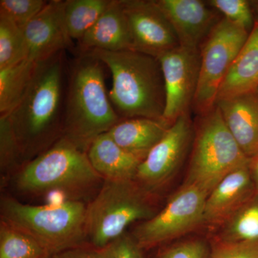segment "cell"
<instances>
[{
	"label": "cell",
	"mask_w": 258,
	"mask_h": 258,
	"mask_svg": "<svg viewBox=\"0 0 258 258\" xmlns=\"http://www.w3.org/2000/svg\"><path fill=\"white\" fill-rule=\"evenodd\" d=\"M66 51L37 63L35 74L21 101L8 115L23 156L43 152L62 137Z\"/></svg>",
	"instance_id": "6da1fadb"
},
{
	"label": "cell",
	"mask_w": 258,
	"mask_h": 258,
	"mask_svg": "<svg viewBox=\"0 0 258 258\" xmlns=\"http://www.w3.org/2000/svg\"><path fill=\"white\" fill-rule=\"evenodd\" d=\"M103 66L90 52L67 62L62 137L86 152L122 119L106 92Z\"/></svg>",
	"instance_id": "7a4b0ae2"
},
{
	"label": "cell",
	"mask_w": 258,
	"mask_h": 258,
	"mask_svg": "<svg viewBox=\"0 0 258 258\" xmlns=\"http://www.w3.org/2000/svg\"><path fill=\"white\" fill-rule=\"evenodd\" d=\"M87 52L111 71L113 86L108 96L122 119L164 120L165 84L159 59L134 50Z\"/></svg>",
	"instance_id": "3957f363"
},
{
	"label": "cell",
	"mask_w": 258,
	"mask_h": 258,
	"mask_svg": "<svg viewBox=\"0 0 258 258\" xmlns=\"http://www.w3.org/2000/svg\"><path fill=\"white\" fill-rule=\"evenodd\" d=\"M2 212L3 222L31 237L50 257L80 247L87 237V207L81 202L35 206L8 198Z\"/></svg>",
	"instance_id": "277c9868"
},
{
	"label": "cell",
	"mask_w": 258,
	"mask_h": 258,
	"mask_svg": "<svg viewBox=\"0 0 258 258\" xmlns=\"http://www.w3.org/2000/svg\"><path fill=\"white\" fill-rule=\"evenodd\" d=\"M192 151L184 184L210 195L232 171L247 166L249 159L227 128L218 107L198 115Z\"/></svg>",
	"instance_id": "5b68a950"
},
{
	"label": "cell",
	"mask_w": 258,
	"mask_h": 258,
	"mask_svg": "<svg viewBox=\"0 0 258 258\" xmlns=\"http://www.w3.org/2000/svg\"><path fill=\"white\" fill-rule=\"evenodd\" d=\"M156 215L147 194L134 179L106 180L87 207V236L96 249H103L122 235L137 220Z\"/></svg>",
	"instance_id": "8992f818"
},
{
	"label": "cell",
	"mask_w": 258,
	"mask_h": 258,
	"mask_svg": "<svg viewBox=\"0 0 258 258\" xmlns=\"http://www.w3.org/2000/svg\"><path fill=\"white\" fill-rule=\"evenodd\" d=\"M101 178L90 163L87 152L62 137L24 166L17 185L31 193L74 191L96 184Z\"/></svg>",
	"instance_id": "52a82bcc"
},
{
	"label": "cell",
	"mask_w": 258,
	"mask_h": 258,
	"mask_svg": "<svg viewBox=\"0 0 258 258\" xmlns=\"http://www.w3.org/2000/svg\"><path fill=\"white\" fill-rule=\"evenodd\" d=\"M249 34L245 29L222 18L200 47V76L191 105L198 115L208 113L216 106L220 88Z\"/></svg>",
	"instance_id": "ba28073f"
},
{
	"label": "cell",
	"mask_w": 258,
	"mask_h": 258,
	"mask_svg": "<svg viewBox=\"0 0 258 258\" xmlns=\"http://www.w3.org/2000/svg\"><path fill=\"white\" fill-rule=\"evenodd\" d=\"M208 194L190 185H182L165 208L134 231V240L141 249H150L181 237L204 223Z\"/></svg>",
	"instance_id": "9c48e42d"
},
{
	"label": "cell",
	"mask_w": 258,
	"mask_h": 258,
	"mask_svg": "<svg viewBox=\"0 0 258 258\" xmlns=\"http://www.w3.org/2000/svg\"><path fill=\"white\" fill-rule=\"evenodd\" d=\"M158 59L165 84L163 118L171 125L191 108L200 76V49L179 45Z\"/></svg>",
	"instance_id": "30bf717a"
},
{
	"label": "cell",
	"mask_w": 258,
	"mask_h": 258,
	"mask_svg": "<svg viewBox=\"0 0 258 258\" xmlns=\"http://www.w3.org/2000/svg\"><path fill=\"white\" fill-rule=\"evenodd\" d=\"M133 50L158 58L180 45L174 28L157 0H122Z\"/></svg>",
	"instance_id": "8fae6325"
},
{
	"label": "cell",
	"mask_w": 258,
	"mask_h": 258,
	"mask_svg": "<svg viewBox=\"0 0 258 258\" xmlns=\"http://www.w3.org/2000/svg\"><path fill=\"white\" fill-rule=\"evenodd\" d=\"M193 134L189 112L171 125L160 142L141 163L135 179L144 186L163 184L175 172L189 147Z\"/></svg>",
	"instance_id": "7c38bea8"
},
{
	"label": "cell",
	"mask_w": 258,
	"mask_h": 258,
	"mask_svg": "<svg viewBox=\"0 0 258 258\" xmlns=\"http://www.w3.org/2000/svg\"><path fill=\"white\" fill-rule=\"evenodd\" d=\"M63 2H47L43 9L23 27L29 60L40 62L61 51L77 52L64 23Z\"/></svg>",
	"instance_id": "4fadbf2b"
},
{
	"label": "cell",
	"mask_w": 258,
	"mask_h": 258,
	"mask_svg": "<svg viewBox=\"0 0 258 258\" xmlns=\"http://www.w3.org/2000/svg\"><path fill=\"white\" fill-rule=\"evenodd\" d=\"M174 28L180 45L200 49L222 18L207 1L157 0Z\"/></svg>",
	"instance_id": "5bb4252c"
},
{
	"label": "cell",
	"mask_w": 258,
	"mask_h": 258,
	"mask_svg": "<svg viewBox=\"0 0 258 258\" xmlns=\"http://www.w3.org/2000/svg\"><path fill=\"white\" fill-rule=\"evenodd\" d=\"M256 194L249 164L232 171L208 195L204 210V223H226Z\"/></svg>",
	"instance_id": "9a60e30c"
},
{
	"label": "cell",
	"mask_w": 258,
	"mask_h": 258,
	"mask_svg": "<svg viewBox=\"0 0 258 258\" xmlns=\"http://www.w3.org/2000/svg\"><path fill=\"white\" fill-rule=\"evenodd\" d=\"M77 42L76 52L94 50H133L132 35L122 0H112L101 18Z\"/></svg>",
	"instance_id": "2e32d148"
},
{
	"label": "cell",
	"mask_w": 258,
	"mask_h": 258,
	"mask_svg": "<svg viewBox=\"0 0 258 258\" xmlns=\"http://www.w3.org/2000/svg\"><path fill=\"white\" fill-rule=\"evenodd\" d=\"M254 93L216 103L227 128L249 159L258 156V98Z\"/></svg>",
	"instance_id": "e0dca14e"
},
{
	"label": "cell",
	"mask_w": 258,
	"mask_h": 258,
	"mask_svg": "<svg viewBox=\"0 0 258 258\" xmlns=\"http://www.w3.org/2000/svg\"><path fill=\"white\" fill-rule=\"evenodd\" d=\"M87 154L93 169L106 180L135 179L142 161L115 143L108 132L93 141Z\"/></svg>",
	"instance_id": "ac0fdd59"
},
{
	"label": "cell",
	"mask_w": 258,
	"mask_h": 258,
	"mask_svg": "<svg viewBox=\"0 0 258 258\" xmlns=\"http://www.w3.org/2000/svg\"><path fill=\"white\" fill-rule=\"evenodd\" d=\"M257 88L258 22H255L222 83L217 101L254 93Z\"/></svg>",
	"instance_id": "d6986e66"
},
{
	"label": "cell",
	"mask_w": 258,
	"mask_h": 258,
	"mask_svg": "<svg viewBox=\"0 0 258 258\" xmlns=\"http://www.w3.org/2000/svg\"><path fill=\"white\" fill-rule=\"evenodd\" d=\"M170 126L171 124L164 120L124 118L108 133L122 149L143 161Z\"/></svg>",
	"instance_id": "ffe728a7"
},
{
	"label": "cell",
	"mask_w": 258,
	"mask_h": 258,
	"mask_svg": "<svg viewBox=\"0 0 258 258\" xmlns=\"http://www.w3.org/2000/svg\"><path fill=\"white\" fill-rule=\"evenodd\" d=\"M38 62L27 59L0 70V116L9 115L31 82Z\"/></svg>",
	"instance_id": "44dd1931"
},
{
	"label": "cell",
	"mask_w": 258,
	"mask_h": 258,
	"mask_svg": "<svg viewBox=\"0 0 258 258\" xmlns=\"http://www.w3.org/2000/svg\"><path fill=\"white\" fill-rule=\"evenodd\" d=\"M112 0H66L64 23L70 37L79 41L101 18Z\"/></svg>",
	"instance_id": "7402d4cb"
},
{
	"label": "cell",
	"mask_w": 258,
	"mask_h": 258,
	"mask_svg": "<svg viewBox=\"0 0 258 258\" xmlns=\"http://www.w3.org/2000/svg\"><path fill=\"white\" fill-rule=\"evenodd\" d=\"M50 256L38 242L21 231L2 222L0 258H47Z\"/></svg>",
	"instance_id": "603a6c76"
},
{
	"label": "cell",
	"mask_w": 258,
	"mask_h": 258,
	"mask_svg": "<svg viewBox=\"0 0 258 258\" xmlns=\"http://www.w3.org/2000/svg\"><path fill=\"white\" fill-rule=\"evenodd\" d=\"M28 59L23 28L9 19L0 17V70Z\"/></svg>",
	"instance_id": "cb8c5ba5"
},
{
	"label": "cell",
	"mask_w": 258,
	"mask_h": 258,
	"mask_svg": "<svg viewBox=\"0 0 258 258\" xmlns=\"http://www.w3.org/2000/svg\"><path fill=\"white\" fill-rule=\"evenodd\" d=\"M223 241L258 240V195L244 205L227 222Z\"/></svg>",
	"instance_id": "d4e9b609"
},
{
	"label": "cell",
	"mask_w": 258,
	"mask_h": 258,
	"mask_svg": "<svg viewBox=\"0 0 258 258\" xmlns=\"http://www.w3.org/2000/svg\"><path fill=\"white\" fill-rule=\"evenodd\" d=\"M24 158L23 151L8 115L0 116V164L2 171L18 165Z\"/></svg>",
	"instance_id": "484cf974"
},
{
	"label": "cell",
	"mask_w": 258,
	"mask_h": 258,
	"mask_svg": "<svg viewBox=\"0 0 258 258\" xmlns=\"http://www.w3.org/2000/svg\"><path fill=\"white\" fill-rule=\"evenodd\" d=\"M209 5L217 10L222 18L231 23L245 29L252 30L254 23L253 13L250 3L246 0H210Z\"/></svg>",
	"instance_id": "4316f807"
},
{
	"label": "cell",
	"mask_w": 258,
	"mask_h": 258,
	"mask_svg": "<svg viewBox=\"0 0 258 258\" xmlns=\"http://www.w3.org/2000/svg\"><path fill=\"white\" fill-rule=\"evenodd\" d=\"M45 0H1L0 17L13 21L23 28L46 5Z\"/></svg>",
	"instance_id": "83f0119b"
},
{
	"label": "cell",
	"mask_w": 258,
	"mask_h": 258,
	"mask_svg": "<svg viewBox=\"0 0 258 258\" xmlns=\"http://www.w3.org/2000/svg\"><path fill=\"white\" fill-rule=\"evenodd\" d=\"M210 258H258V240H221L212 249Z\"/></svg>",
	"instance_id": "f1b7e54d"
},
{
	"label": "cell",
	"mask_w": 258,
	"mask_h": 258,
	"mask_svg": "<svg viewBox=\"0 0 258 258\" xmlns=\"http://www.w3.org/2000/svg\"><path fill=\"white\" fill-rule=\"evenodd\" d=\"M211 250L203 240L182 241L163 249L157 258H210Z\"/></svg>",
	"instance_id": "f546056e"
},
{
	"label": "cell",
	"mask_w": 258,
	"mask_h": 258,
	"mask_svg": "<svg viewBox=\"0 0 258 258\" xmlns=\"http://www.w3.org/2000/svg\"><path fill=\"white\" fill-rule=\"evenodd\" d=\"M102 249L108 258H144L142 249L127 235H122Z\"/></svg>",
	"instance_id": "4dcf8cb0"
},
{
	"label": "cell",
	"mask_w": 258,
	"mask_h": 258,
	"mask_svg": "<svg viewBox=\"0 0 258 258\" xmlns=\"http://www.w3.org/2000/svg\"><path fill=\"white\" fill-rule=\"evenodd\" d=\"M52 258H108L102 249H88L75 247L55 254Z\"/></svg>",
	"instance_id": "1f68e13d"
},
{
	"label": "cell",
	"mask_w": 258,
	"mask_h": 258,
	"mask_svg": "<svg viewBox=\"0 0 258 258\" xmlns=\"http://www.w3.org/2000/svg\"><path fill=\"white\" fill-rule=\"evenodd\" d=\"M249 169L253 181L256 193L258 195V156L249 159Z\"/></svg>",
	"instance_id": "d6a6232c"
},
{
	"label": "cell",
	"mask_w": 258,
	"mask_h": 258,
	"mask_svg": "<svg viewBox=\"0 0 258 258\" xmlns=\"http://www.w3.org/2000/svg\"><path fill=\"white\" fill-rule=\"evenodd\" d=\"M257 91H258V88H257V91H255V92H257Z\"/></svg>",
	"instance_id": "836d02e7"
},
{
	"label": "cell",
	"mask_w": 258,
	"mask_h": 258,
	"mask_svg": "<svg viewBox=\"0 0 258 258\" xmlns=\"http://www.w3.org/2000/svg\"><path fill=\"white\" fill-rule=\"evenodd\" d=\"M50 257H47V258H50Z\"/></svg>",
	"instance_id": "e575fe53"
},
{
	"label": "cell",
	"mask_w": 258,
	"mask_h": 258,
	"mask_svg": "<svg viewBox=\"0 0 258 258\" xmlns=\"http://www.w3.org/2000/svg\"><path fill=\"white\" fill-rule=\"evenodd\" d=\"M50 258H52V257H50Z\"/></svg>",
	"instance_id": "d590c367"
}]
</instances>
